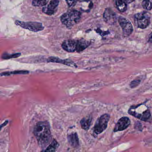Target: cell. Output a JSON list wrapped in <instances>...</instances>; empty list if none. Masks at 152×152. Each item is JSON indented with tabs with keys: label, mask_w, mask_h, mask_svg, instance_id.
I'll list each match as a JSON object with an SVG mask.
<instances>
[{
	"label": "cell",
	"mask_w": 152,
	"mask_h": 152,
	"mask_svg": "<svg viewBox=\"0 0 152 152\" xmlns=\"http://www.w3.org/2000/svg\"><path fill=\"white\" fill-rule=\"evenodd\" d=\"M34 133L41 147H46L51 139L50 127L48 122L40 121L37 123L34 130Z\"/></svg>",
	"instance_id": "6da1fadb"
},
{
	"label": "cell",
	"mask_w": 152,
	"mask_h": 152,
	"mask_svg": "<svg viewBox=\"0 0 152 152\" xmlns=\"http://www.w3.org/2000/svg\"><path fill=\"white\" fill-rule=\"evenodd\" d=\"M81 18V13L77 10H72L65 13L60 18L63 24L71 29L77 23Z\"/></svg>",
	"instance_id": "7a4b0ae2"
},
{
	"label": "cell",
	"mask_w": 152,
	"mask_h": 152,
	"mask_svg": "<svg viewBox=\"0 0 152 152\" xmlns=\"http://www.w3.org/2000/svg\"><path fill=\"white\" fill-rule=\"evenodd\" d=\"M128 113L129 114L142 121H146L151 116L148 107L144 104L131 107L129 109Z\"/></svg>",
	"instance_id": "3957f363"
},
{
	"label": "cell",
	"mask_w": 152,
	"mask_h": 152,
	"mask_svg": "<svg viewBox=\"0 0 152 152\" xmlns=\"http://www.w3.org/2000/svg\"><path fill=\"white\" fill-rule=\"evenodd\" d=\"M16 25L25 29L29 30L31 31L37 32L40 31L44 29V26L42 23L36 22H22L16 20L15 21Z\"/></svg>",
	"instance_id": "277c9868"
},
{
	"label": "cell",
	"mask_w": 152,
	"mask_h": 152,
	"mask_svg": "<svg viewBox=\"0 0 152 152\" xmlns=\"http://www.w3.org/2000/svg\"><path fill=\"white\" fill-rule=\"evenodd\" d=\"M110 117L109 114H104L98 119L94 126V132L95 134L99 135L106 129Z\"/></svg>",
	"instance_id": "5b68a950"
},
{
	"label": "cell",
	"mask_w": 152,
	"mask_h": 152,
	"mask_svg": "<svg viewBox=\"0 0 152 152\" xmlns=\"http://www.w3.org/2000/svg\"><path fill=\"white\" fill-rule=\"evenodd\" d=\"M134 19L138 27L140 29H145L150 23V16L147 12H142L136 14Z\"/></svg>",
	"instance_id": "8992f818"
},
{
	"label": "cell",
	"mask_w": 152,
	"mask_h": 152,
	"mask_svg": "<svg viewBox=\"0 0 152 152\" xmlns=\"http://www.w3.org/2000/svg\"><path fill=\"white\" fill-rule=\"evenodd\" d=\"M118 22L122 29L124 36L128 37L130 35L133 31V26L131 23L124 18L119 17Z\"/></svg>",
	"instance_id": "52a82bcc"
},
{
	"label": "cell",
	"mask_w": 152,
	"mask_h": 152,
	"mask_svg": "<svg viewBox=\"0 0 152 152\" xmlns=\"http://www.w3.org/2000/svg\"><path fill=\"white\" fill-rule=\"evenodd\" d=\"M104 18L106 23L113 25L116 23L117 18L116 14L113 10L111 9L107 8L104 12Z\"/></svg>",
	"instance_id": "ba28073f"
},
{
	"label": "cell",
	"mask_w": 152,
	"mask_h": 152,
	"mask_svg": "<svg viewBox=\"0 0 152 152\" xmlns=\"http://www.w3.org/2000/svg\"><path fill=\"white\" fill-rule=\"evenodd\" d=\"M130 123V120L128 117H122L115 124V127L114 129V131L116 132L124 130L129 126Z\"/></svg>",
	"instance_id": "9c48e42d"
},
{
	"label": "cell",
	"mask_w": 152,
	"mask_h": 152,
	"mask_svg": "<svg viewBox=\"0 0 152 152\" xmlns=\"http://www.w3.org/2000/svg\"><path fill=\"white\" fill-rule=\"evenodd\" d=\"M77 40H66L62 43L63 49L68 52H74L77 50Z\"/></svg>",
	"instance_id": "30bf717a"
},
{
	"label": "cell",
	"mask_w": 152,
	"mask_h": 152,
	"mask_svg": "<svg viewBox=\"0 0 152 152\" xmlns=\"http://www.w3.org/2000/svg\"><path fill=\"white\" fill-rule=\"evenodd\" d=\"M47 62L48 63H58L61 64L65 65L68 66L72 67H77V65L72 61L69 59H61L56 57H50L47 59Z\"/></svg>",
	"instance_id": "8fae6325"
},
{
	"label": "cell",
	"mask_w": 152,
	"mask_h": 152,
	"mask_svg": "<svg viewBox=\"0 0 152 152\" xmlns=\"http://www.w3.org/2000/svg\"><path fill=\"white\" fill-rule=\"evenodd\" d=\"M59 4L58 0H51L48 6L42 8V12L48 15H52L54 14L55 10Z\"/></svg>",
	"instance_id": "7c38bea8"
},
{
	"label": "cell",
	"mask_w": 152,
	"mask_h": 152,
	"mask_svg": "<svg viewBox=\"0 0 152 152\" xmlns=\"http://www.w3.org/2000/svg\"><path fill=\"white\" fill-rule=\"evenodd\" d=\"M67 140L69 144L74 148H77L80 146L79 139L77 133L72 132L67 135Z\"/></svg>",
	"instance_id": "4fadbf2b"
},
{
	"label": "cell",
	"mask_w": 152,
	"mask_h": 152,
	"mask_svg": "<svg viewBox=\"0 0 152 152\" xmlns=\"http://www.w3.org/2000/svg\"><path fill=\"white\" fill-rule=\"evenodd\" d=\"M91 44L90 42L86 40L82 39L77 40V52H82L85 49L87 48Z\"/></svg>",
	"instance_id": "5bb4252c"
},
{
	"label": "cell",
	"mask_w": 152,
	"mask_h": 152,
	"mask_svg": "<svg viewBox=\"0 0 152 152\" xmlns=\"http://www.w3.org/2000/svg\"><path fill=\"white\" fill-rule=\"evenodd\" d=\"M116 8L121 12H124L127 10V4L126 0H113Z\"/></svg>",
	"instance_id": "9a60e30c"
},
{
	"label": "cell",
	"mask_w": 152,
	"mask_h": 152,
	"mask_svg": "<svg viewBox=\"0 0 152 152\" xmlns=\"http://www.w3.org/2000/svg\"><path fill=\"white\" fill-rule=\"evenodd\" d=\"M92 121V116H89L84 117L80 121L81 126L82 129L85 130H88L90 127Z\"/></svg>",
	"instance_id": "2e32d148"
},
{
	"label": "cell",
	"mask_w": 152,
	"mask_h": 152,
	"mask_svg": "<svg viewBox=\"0 0 152 152\" xmlns=\"http://www.w3.org/2000/svg\"><path fill=\"white\" fill-rule=\"evenodd\" d=\"M29 72L28 71H15L14 72H4L1 73V76H9L13 75H24L28 74Z\"/></svg>",
	"instance_id": "e0dca14e"
},
{
	"label": "cell",
	"mask_w": 152,
	"mask_h": 152,
	"mask_svg": "<svg viewBox=\"0 0 152 152\" xmlns=\"http://www.w3.org/2000/svg\"><path fill=\"white\" fill-rule=\"evenodd\" d=\"M59 146V144L58 143L57 141L56 140H54L50 143L49 145L48 146V147L44 151L45 152H55L57 148H58Z\"/></svg>",
	"instance_id": "ac0fdd59"
},
{
	"label": "cell",
	"mask_w": 152,
	"mask_h": 152,
	"mask_svg": "<svg viewBox=\"0 0 152 152\" xmlns=\"http://www.w3.org/2000/svg\"><path fill=\"white\" fill-rule=\"evenodd\" d=\"M49 0H33L32 5L35 7H42L47 5Z\"/></svg>",
	"instance_id": "d6986e66"
},
{
	"label": "cell",
	"mask_w": 152,
	"mask_h": 152,
	"mask_svg": "<svg viewBox=\"0 0 152 152\" xmlns=\"http://www.w3.org/2000/svg\"><path fill=\"white\" fill-rule=\"evenodd\" d=\"M21 54L20 53H15V54H9L8 53H4L2 55V58L4 59H9L10 58H17L21 56Z\"/></svg>",
	"instance_id": "ffe728a7"
},
{
	"label": "cell",
	"mask_w": 152,
	"mask_h": 152,
	"mask_svg": "<svg viewBox=\"0 0 152 152\" xmlns=\"http://www.w3.org/2000/svg\"><path fill=\"white\" fill-rule=\"evenodd\" d=\"M142 6L146 10H151L152 9V0H143Z\"/></svg>",
	"instance_id": "44dd1931"
},
{
	"label": "cell",
	"mask_w": 152,
	"mask_h": 152,
	"mask_svg": "<svg viewBox=\"0 0 152 152\" xmlns=\"http://www.w3.org/2000/svg\"><path fill=\"white\" fill-rule=\"evenodd\" d=\"M140 80H134L132 81L131 83L130 86L131 88H135V87H137V86L138 85L140 84Z\"/></svg>",
	"instance_id": "7402d4cb"
},
{
	"label": "cell",
	"mask_w": 152,
	"mask_h": 152,
	"mask_svg": "<svg viewBox=\"0 0 152 152\" xmlns=\"http://www.w3.org/2000/svg\"><path fill=\"white\" fill-rule=\"evenodd\" d=\"M66 1L69 7H73L76 5L75 0H66Z\"/></svg>",
	"instance_id": "603a6c76"
},
{
	"label": "cell",
	"mask_w": 152,
	"mask_h": 152,
	"mask_svg": "<svg viewBox=\"0 0 152 152\" xmlns=\"http://www.w3.org/2000/svg\"><path fill=\"white\" fill-rule=\"evenodd\" d=\"M148 42L150 43H152V32L150 34L148 37Z\"/></svg>",
	"instance_id": "cb8c5ba5"
},
{
	"label": "cell",
	"mask_w": 152,
	"mask_h": 152,
	"mask_svg": "<svg viewBox=\"0 0 152 152\" xmlns=\"http://www.w3.org/2000/svg\"><path fill=\"white\" fill-rule=\"evenodd\" d=\"M8 123V121H6L4 123L2 124H1V129H2V128H3V126H6V125H7V124Z\"/></svg>",
	"instance_id": "d4e9b609"
},
{
	"label": "cell",
	"mask_w": 152,
	"mask_h": 152,
	"mask_svg": "<svg viewBox=\"0 0 152 152\" xmlns=\"http://www.w3.org/2000/svg\"><path fill=\"white\" fill-rule=\"evenodd\" d=\"M135 0H126V2L128 3H130L131 2H133Z\"/></svg>",
	"instance_id": "484cf974"
}]
</instances>
